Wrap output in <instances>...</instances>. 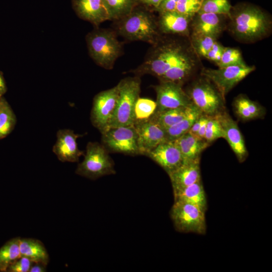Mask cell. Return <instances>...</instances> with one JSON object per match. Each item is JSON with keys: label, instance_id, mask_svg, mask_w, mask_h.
Wrapping results in <instances>:
<instances>
[{"label": "cell", "instance_id": "9", "mask_svg": "<svg viewBox=\"0 0 272 272\" xmlns=\"http://www.w3.org/2000/svg\"><path fill=\"white\" fill-rule=\"evenodd\" d=\"M101 133L103 145L110 151L130 155H140L134 125L109 127Z\"/></svg>", "mask_w": 272, "mask_h": 272}, {"label": "cell", "instance_id": "33", "mask_svg": "<svg viewBox=\"0 0 272 272\" xmlns=\"http://www.w3.org/2000/svg\"><path fill=\"white\" fill-rule=\"evenodd\" d=\"M224 137L223 130L218 116L208 117L205 140L211 144L219 138Z\"/></svg>", "mask_w": 272, "mask_h": 272}, {"label": "cell", "instance_id": "21", "mask_svg": "<svg viewBox=\"0 0 272 272\" xmlns=\"http://www.w3.org/2000/svg\"><path fill=\"white\" fill-rule=\"evenodd\" d=\"M182 156L184 163L200 159L202 151L209 146L205 140L186 132L174 140Z\"/></svg>", "mask_w": 272, "mask_h": 272}, {"label": "cell", "instance_id": "8", "mask_svg": "<svg viewBox=\"0 0 272 272\" xmlns=\"http://www.w3.org/2000/svg\"><path fill=\"white\" fill-rule=\"evenodd\" d=\"M206 212L190 203L174 201L170 216L175 229L182 233L205 234Z\"/></svg>", "mask_w": 272, "mask_h": 272}, {"label": "cell", "instance_id": "16", "mask_svg": "<svg viewBox=\"0 0 272 272\" xmlns=\"http://www.w3.org/2000/svg\"><path fill=\"white\" fill-rule=\"evenodd\" d=\"M80 137L70 129H61L56 134V141L52 151L62 162H76L84 152L79 149L77 139Z\"/></svg>", "mask_w": 272, "mask_h": 272}, {"label": "cell", "instance_id": "13", "mask_svg": "<svg viewBox=\"0 0 272 272\" xmlns=\"http://www.w3.org/2000/svg\"><path fill=\"white\" fill-rule=\"evenodd\" d=\"M140 155H147L159 144L166 140L165 130L151 117L135 122Z\"/></svg>", "mask_w": 272, "mask_h": 272}, {"label": "cell", "instance_id": "22", "mask_svg": "<svg viewBox=\"0 0 272 272\" xmlns=\"http://www.w3.org/2000/svg\"><path fill=\"white\" fill-rule=\"evenodd\" d=\"M233 105L237 116L244 121L262 118L266 113L265 108L260 104L242 94L235 98Z\"/></svg>", "mask_w": 272, "mask_h": 272}, {"label": "cell", "instance_id": "43", "mask_svg": "<svg viewBox=\"0 0 272 272\" xmlns=\"http://www.w3.org/2000/svg\"><path fill=\"white\" fill-rule=\"evenodd\" d=\"M7 90L6 83L2 73L0 71V98L6 93Z\"/></svg>", "mask_w": 272, "mask_h": 272}, {"label": "cell", "instance_id": "11", "mask_svg": "<svg viewBox=\"0 0 272 272\" xmlns=\"http://www.w3.org/2000/svg\"><path fill=\"white\" fill-rule=\"evenodd\" d=\"M118 92L117 84L112 88L99 92L94 98L91 120L101 133L108 128L114 114Z\"/></svg>", "mask_w": 272, "mask_h": 272}, {"label": "cell", "instance_id": "4", "mask_svg": "<svg viewBox=\"0 0 272 272\" xmlns=\"http://www.w3.org/2000/svg\"><path fill=\"white\" fill-rule=\"evenodd\" d=\"M90 56L99 66L111 69L122 52V45L114 32L96 28L86 37Z\"/></svg>", "mask_w": 272, "mask_h": 272}, {"label": "cell", "instance_id": "38", "mask_svg": "<svg viewBox=\"0 0 272 272\" xmlns=\"http://www.w3.org/2000/svg\"><path fill=\"white\" fill-rule=\"evenodd\" d=\"M178 0H163L155 10L159 13L175 11Z\"/></svg>", "mask_w": 272, "mask_h": 272}, {"label": "cell", "instance_id": "37", "mask_svg": "<svg viewBox=\"0 0 272 272\" xmlns=\"http://www.w3.org/2000/svg\"><path fill=\"white\" fill-rule=\"evenodd\" d=\"M224 49V47L216 41L205 57L217 64L220 60Z\"/></svg>", "mask_w": 272, "mask_h": 272}, {"label": "cell", "instance_id": "27", "mask_svg": "<svg viewBox=\"0 0 272 272\" xmlns=\"http://www.w3.org/2000/svg\"><path fill=\"white\" fill-rule=\"evenodd\" d=\"M109 20L118 21L128 14L139 4L135 0H102Z\"/></svg>", "mask_w": 272, "mask_h": 272}, {"label": "cell", "instance_id": "7", "mask_svg": "<svg viewBox=\"0 0 272 272\" xmlns=\"http://www.w3.org/2000/svg\"><path fill=\"white\" fill-rule=\"evenodd\" d=\"M83 161L79 164L76 173L95 180L102 176L115 173L114 163L106 148L97 142H89Z\"/></svg>", "mask_w": 272, "mask_h": 272}, {"label": "cell", "instance_id": "40", "mask_svg": "<svg viewBox=\"0 0 272 272\" xmlns=\"http://www.w3.org/2000/svg\"><path fill=\"white\" fill-rule=\"evenodd\" d=\"M206 115H201L193 123L188 132L196 135Z\"/></svg>", "mask_w": 272, "mask_h": 272}, {"label": "cell", "instance_id": "34", "mask_svg": "<svg viewBox=\"0 0 272 272\" xmlns=\"http://www.w3.org/2000/svg\"><path fill=\"white\" fill-rule=\"evenodd\" d=\"M202 0H178L175 11L189 18L198 13Z\"/></svg>", "mask_w": 272, "mask_h": 272}, {"label": "cell", "instance_id": "32", "mask_svg": "<svg viewBox=\"0 0 272 272\" xmlns=\"http://www.w3.org/2000/svg\"><path fill=\"white\" fill-rule=\"evenodd\" d=\"M245 64L240 51L231 47H224L220 60L217 64L218 67Z\"/></svg>", "mask_w": 272, "mask_h": 272}, {"label": "cell", "instance_id": "36", "mask_svg": "<svg viewBox=\"0 0 272 272\" xmlns=\"http://www.w3.org/2000/svg\"><path fill=\"white\" fill-rule=\"evenodd\" d=\"M33 262L29 258L21 256L8 267V272H29Z\"/></svg>", "mask_w": 272, "mask_h": 272}, {"label": "cell", "instance_id": "14", "mask_svg": "<svg viewBox=\"0 0 272 272\" xmlns=\"http://www.w3.org/2000/svg\"><path fill=\"white\" fill-rule=\"evenodd\" d=\"M147 156L161 166L168 174L184 163L180 151L174 141L166 140L151 151Z\"/></svg>", "mask_w": 272, "mask_h": 272}, {"label": "cell", "instance_id": "26", "mask_svg": "<svg viewBox=\"0 0 272 272\" xmlns=\"http://www.w3.org/2000/svg\"><path fill=\"white\" fill-rule=\"evenodd\" d=\"M192 104L186 107L156 110L151 118L165 130L181 120L187 114Z\"/></svg>", "mask_w": 272, "mask_h": 272}, {"label": "cell", "instance_id": "23", "mask_svg": "<svg viewBox=\"0 0 272 272\" xmlns=\"http://www.w3.org/2000/svg\"><path fill=\"white\" fill-rule=\"evenodd\" d=\"M173 191L174 201L190 203L206 212L207 196L201 180L181 189Z\"/></svg>", "mask_w": 272, "mask_h": 272}, {"label": "cell", "instance_id": "2", "mask_svg": "<svg viewBox=\"0 0 272 272\" xmlns=\"http://www.w3.org/2000/svg\"><path fill=\"white\" fill-rule=\"evenodd\" d=\"M231 30L238 39L244 41L258 40L269 33L271 21L268 15L251 5L238 6L230 15Z\"/></svg>", "mask_w": 272, "mask_h": 272}, {"label": "cell", "instance_id": "15", "mask_svg": "<svg viewBox=\"0 0 272 272\" xmlns=\"http://www.w3.org/2000/svg\"><path fill=\"white\" fill-rule=\"evenodd\" d=\"M218 116L221 124L224 137L240 163L246 160L248 153L237 123L225 110Z\"/></svg>", "mask_w": 272, "mask_h": 272}, {"label": "cell", "instance_id": "1", "mask_svg": "<svg viewBox=\"0 0 272 272\" xmlns=\"http://www.w3.org/2000/svg\"><path fill=\"white\" fill-rule=\"evenodd\" d=\"M142 64L133 72L138 76L150 74L160 82L182 84L193 73L196 61L183 45L175 42L156 43Z\"/></svg>", "mask_w": 272, "mask_h": 272}, {"label": "cell", "instance_id": "3", "mask_svg": "<svg viewBox=\"0 0 272 272\" xmlns=\"http://www.w3.org/2000/svg\"><path fill=\"white\" fill-rule=\"evenodd\" d=\"M137 6L117 21V32L127 40L144 41L155 45L158 42L160 32L157 21L149 11Z\"/></svg>", "mask_w": 272, "mask_h": 272}, {"label": "cell", "instance_id": "19", "mask_svg": "<svg viewBox=\"0 0 272 272\" xmlns=\"http://www.w3.org/2000/svg\"><path fill=\"white\" fill-rule=\"evenodd\" d=\"M221 15L212 13H197L193 18L191 36H209L216 39L223 30Z\"/></svg>", "mask_w": 272, "mask_h": 272}, {"label": "cell", "instance_id": "17", "mask_svg": "<svg viewBox=\"0 0 272 272\" xmlns=\"http://www.w3.org/2000/svg\"><path fill=\"white\" fill-rule=\"evenodd\" d=\"M72 8L81 19L96 27L109 17L102 0H72Z\"/></svg>", "mask_w": 272, "mask_h": 272}, {"label": "cell", "instance_id": "30", "mask_svg": "<svg viewBox=\"0 0 272 272\" xmlns=\"http://www.w3.org/2000/svg\"><path fill=\"white\" fill-rule=\"evenodd\" d=\"M156 108L157 104L155 101L150 99L139 97L134 108V122L149 119Z\"/></svg>", "mask_w": 272, "mask_h": 272}, {"label": "cell", "instance_id": "29", "mask_svg": "<svg viewBox=\"0 0 272 272\" xmlns=\"http://www.w3.org/2000/svg\"><path fill=\"white\" fill-rule=\"evenodd\" d=\"M17 122L16 115L8 101L0 98V140L7 137L15 128Z\"/></svg>", "mask_w": 272, "mask_h": 272}, {"label": "cell", "instance_id": "12", "mask_svg": "<svg viewBox=\"0 0 272 272\" xmlns=\"http://www.w3.org/2000/svg\"><path fill=\"white\" fill-rule=\"evenodd\" d=\"M154 88L157 95L156 110L186 107L193 104L186 92L183 90L181 84L160 82Z\"/></svg>", "mask_w": 272, "mask_h": 272}, {"label": "cell", "instance_id": "35", "mask_svg": "<svg viewBox=\"0 0 272 272\" xmlns=\"http://www.w3.org/2000/svg\"><path fill=\"white\" fill-rule=\"evenodd\" d=\"M191 37L195 50L198 54L204 57L216 41V39L209 36H191Z\"/></svg>", "mask_w": 272, "mask_h": 272}, {"label": "cell", "instance_id": "42", "mask_svg": "<svg viewBox=\"0 0 272 272\" xmlns=\"http://www.w3.org/2000/svg\"><path fill=\"white\" fill-rule=\"evenodd\" d=\"M46 265L40 263H34L32 265L29 272H45L46 271Z\"/></svg>", "mask_w": 272, "mask_h": 272}, {"label": "cell", "instance_id": "41", "mask_svg": "<svg viewBox=\"0 0 272 272\" xmlns=\"http://www.w3.org/2000/svg\"><path fill=\"white\" fill-rule=\"evenodd\" d=\"M208 120V116H205L204 119L196 135V136H197L199 139L205 140V135Z\"/></svg>", "mask_w": 272, "mask_h": 272}, {"label": "cell", "instance_id": "39", "mask_svg": "<svg viewBox=\"0 0 272 272\" xmlns=\"http://www.w3.org/2000/svg\"><path fill=\"white\" fill-rule=\"evenodd\" d=\"M163 0H135L137 3L148 7H152L155 10L158 7Z\"/></svg>", "mask_w": 272, "mask_h": 272}, {"label": "cell", "instance_id": "6", "mask_svg": "<svg viewBox=\"0 0 272 272\" xmlns=\"http://www.w3.org/2000/svg\"><path fill=\"white\" fill-rule=\"evenodd\" d=\"M186 93L204 115L216 116L225 110V98L216 86L205 77L195 81Z\"/></svg>", "mask_w": 272, "mask_h": 272}, {"label": "cell", "instance_id": "10", "mask_svg": "<svg viewBox=\"0 0 272 272\" xmlns=\"http://www.w3.org/2000/svg\"><path fill=\"white\" fill-rule=\"evenodd\" d=\"M254 70V66L247 64L230 65L218 69H203L201 75L210 80L225 98L233 88Z\"/></svg>", "mask_w": 272, "mask_h": 272}, {"label": "cell", "instance_id": "31", "mask_svg": "<svg viewBox=\"0 0 272 272\" xmlns=\"http://www.w3.org/2000/svg\"><path fill=\"white\" fill-rule=\"evenodd\" d=\"M232 6L228 0H202L198 13L230 15Z\"/></svg>", "mask_w": 272, "mask_h": 272}, {"label": "cell", "instance_id": "5", "mask_svg": "<svg viewBox=\"0 0 272 272\" xmlns=\"http://www.w3.org/2000/svg\"><path fill=\"white\" fill-rule=\"evenodd\" d=\"M118 85L117 104L108 128L133 125L134 123V108L141 92L140 78L139 76L127 77Z\"/></svg>", "mask_w": 272, "mask_h": 272}, {"label": "cell", "instance_id": "18", "mask_svg": "<svg viewBox=\"0 0 272 272\" xmlns=\"http://www.w3.org/2000/svg\"><path fill=\"white\" fill-rule=\"evenodd\" d=\"M168 175L173 191L181 189L200 181V159L183 163Z\"/></svg>", "mask_w": 272, "mask_h": 272}, {"label": "cell", "instance_id": "20", "mask_svg": "<svg viewBox=\"0 0 272 272\" xmlns=\"http://www.w3.org/2000/svg\"><path fill=\"white\" fill-rule=\"evenodd\" d=\"M191 19L176 11L159 14L157 21L160 32L165 34L187 35Z\"/></svg>", "mask_w": 272, "mask_h": 272}, {"label": "cell", "instance_id": "28", "mask_svg": "<svg viewBox=\"0 0 272 272\" xmlns=\"http://www.w3.org/2000/svg\"><path fill=\"white\" fill-rule=\"evenodd\" d=\"M20 238L11 239L0 248V272H6L9 266L21 257L20 251Z\"/></svg>", "mask_w": 272, "mask_h": 272}, {"label": "cell", "instance_id": "24", "mask_svg": "<svg viewBox=\"0 0 272 272\" xmlns=\"http://www.w3.org/2000/svg\"><path fill=\"white\" fill-rule=\"evenodd\" d=\"M20 251L21 256L29 258L33 263H40L46 266L49 262L47 250L38 240L20 238Z\"/></svg>", "mask_w": 272, "mask_h": 272}, {"label": "cell", "instance_id": "25", "mask_svg": "<svg viewBox=\"0 0 272 272\" xmlns=\"http://www.w3.org/2000/svg\"><path fill=\"white\" fill-rule=\"evenodd\" d=\"M201 115V111L193 104L181 120L165 129L166 140L174 141L188 132L194 121Z\"/></svg>", "mask_w": 272, "mask_h": 272}]
</instances>
